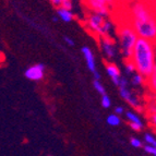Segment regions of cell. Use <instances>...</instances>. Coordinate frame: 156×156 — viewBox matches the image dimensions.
<instances>
[{
  "mask_svg": "<svg viewBox=\"0 0 156 156\" xmlns=\"http://www.w3.org/2000/svg\"><path fill=\"white\" fill-rule=\"evenodd\" d=\"M45 70L46 68L43 63H36V65L30 66L24 71V76L30 81H42L45 76Z\"/></svg>",
  "mask_w": 156,
  "mask_h": 156,
  "instance_id": "8",
  "label": "cell"
},
{
  "mask_svg": "<svg viewBox=\"0 0 156 156\" xmlns=\"http://www.w3.org/2000/svg\"><path fill=\"white\" fill-rule=\"evenodd\" d=\"M63 41H65V43L68 45V46L72 47V46H74V45H76V44H74V41H73V39L71 38V37H69V36H65V37H63Z\"/></svg>",
  "mask_w": 156,
  "mask_h": 156,
  "instance_id": "27",
  "label": "cell"
},
{
  "mask_svg": "<svg viewBox=\"0 0 156 156\" xmlns=\"http://www.w3.org/2000/svg\"><path fill=\"white\" fill-rule=\"evenodd\" d=\"M119 94L120 96L122 97L123 101L127 103L128 105H130L135 112H143L145 107L142 104L141 99L139 98L138 95H135L132 91L128 89V87H119Z\"/></svg>",
  "mask_w": 156,
  "mask_h": 156,
  "instance_id": "7",
  "label": "cell"
},
{
  "mask_svg": "<svg viewBox=\"0 0 156 156\" xmlns=\"http://www.w3.org/2000/svg\"><path fill=\"white\" fill-rule=\"evenodd\" d=\"M128 22L140 38L156 43V14L147 0H135L131 3Z\"/></svg>",
  "mask_w": 156,
  "mask_h": 156,
  "instance_id": "1",
  "label": "cell"
},
{
  "mask_svg": "<svg viewBox=\"0 0 156 156\" xmlns=\"http://www.w3.org/2000/svg\"><path fill=\"white\" fill-rule=\"evenodd\" d=\"M143 141L145 142V144L147 145H151V146H154L156 147V136L152 133L147 132L144 134V138H143Z\"/></svg>",
  "mask_w": 156,
  "mask_h": 156,
  "instance_id": "17",
  "label": "cell"
},
{
  "mask_svg": "<svg viewBox=\"0 0 156 156\" xmlns=\"http://www.w3.org/2000/svg\"><path fill=\"white\" fill-rule=\"evenodd\" d=\"M93 86H94V89L96 90V92L98 94H101V95H104V94H106V90H105L104 85L101 84V82L99 80H94L93 81Z\"/></svg>",
  "mask_w": 156,
  "mask_h": 156,
  "instance_id": "18",
  "label": "cell"
},
{
  "mask_svg": "<svg viewBox=\"0 0 156 156\" xmlns=\"http://www.w3.org/2000/svg\"><path fill=\"white\" fill-rule=\"evenodd\" d=\"M148 125H150L152 130L156 132V112L148 115Z\"/></svg>",
  "mask_w": 156,
  "mask_h": 156,
  "instance_id": "22",
  "label": "cell"
},
{
  "mask_svg": "<svg viewBox=\"0 0 156 156\" xmlns=\"http://www.w3.org/2000/svg\"><path fill=\"white\" fill-rule=\"evenodd\" d=\"M58 20H59V18H58V16H55V18H52V21H54V22H58Z\"/></svg>",
  "mask_w": 156,
  "mask_h": 156,
  "instance_id": "31",
  "label": "cell"
},
{
  "mask_svg": "<svg viewBox=\"0 0 156 156\" xmlns=\"http://www.w3.org/2000/svg\"><path fill=\"white\" fill-rule=\"evenodd\" d=\"M145 109L148 115L153 114V112H156V98L148 101L147 105L145 106Z\"/></svg>",
  "mask_w": 156,
  "mask_h": 156,
  "instance_id": "21",
  "label": "cell"
},
{
  "mask_svg": "<svg viewBox=\"0 0 156 156\" xmlns=\"http://www.w3.org/2000/svg\"><path fill=\"white\" fill-rule=\"evenodd\" d=\"M148 2H150V5H151L154 13L156 14V0H148Z\"/></svg>",
  "mask_w": 156,
  "mask_h": 156,
  "instance_id": "28",
  "label": "cell"
},
{
  "mask_svg": "<svg viewBox=\"0 0 156 156\" xmlns=\"http://www.w3.org/2000/svg\"><path fill=\"white\" fill-rule=\"evenodd\" d=\"M116 34H117V45L119 47L120 52L123 59L129 60L139 36L129 22H122V24L117 25Z\"/></svg>",
  "mask_w": 156,
  "mask_h": 156,
  "instance_id": "4",
  "label": "cell"
},
{
  "mask_svg": "<svg viewBox=\"0 0 156 156\" xmlns=\"http://www.w3.org/2000/svg\"><path fill=\"white\" fill-rule=\"evenodd\" d=\"M101 106L104 107V108H110V106H112V99H110V97L107 95V94H104V95H101Z\"/></svg>",
  "mask_w": 156,
  "mask_h": 156,
  "instance_id": "20",
  "label": "cell"
},
{
  "mask_svg": "<svg viewBox=\"0 0 156 156\" xmlns=\"http://www.w3.org/2000/svg\"><path fill=\"white\" fill-rule=\"evenodd\" d=\"M98 44L101 47V52L104 54V56L108 60H114L115 58L117 57L118 54V45L117 42L114 39L112 36H104L99 37Z\"/></svg>",
  "mask_w": 156,
  "mask_h": 156,
  "instance_id": "6",
  "label": "cell"
},
{
  "mask_svg": "<svg viewBox=\"0 0 156 156\" xmlns=\"http://www.w3.org/2000/svg\"><path fill=\"white\" fill-rule=\"evenodd\" d=\"M130 144L132 147L134 148H141L143 147V141L140 140L138 138H131L130 139Z\"/></svg>",
  "mask_w": 156,
  "mask_h": 156,
  "instance_id": "23",
  "label": "cell"
},
{
  "mask_svg": "<svg viewBox=\"0 0 156 156\" xmlns=\"http://www.w3.org/2000/svg\"><path fill=\"white\" fill-rule=\"evenodd\" d=\"M105 68H106V72H107V76H109L110 80L112 81V83L115 85H117L119 84L120 82V79H121V71H120L119 67H118L116 63L112 62V61H107L106 65H105Z\"/></svg>",
  "mask_w": 156,
  "mask_h": 156,
  "instance_id": "11",
  "label": "cell"
},
{
  "mask_svg": "<svg viewBox=\"0 0 156 156\" xmlns=\"http://www.w3.org/2000/svg\"><path fill=\"white\" fill-rule=\"evenodd\" d=\"M56 13H57V16L59 18L60 21L65 22V23H70L74 20V13L72 10L67 8H63V7H59V8H56Z\"/></svg>",
  "mask_w": 156,
  "mask_h": 156,
  "instance_id": "12",
  "label": "cell"
},
{
  "mask_svg": "<svg viewBox=\"0 0 156 156\" xmlns=\"http://www.w3.org/2000/svg\"><path fill=\"white\" fill-rule=\"evenodd\" d=\"M145 85L154 96H156V65L152 71L151 76L146 79Z\"/></svg>",
  "mask_w": 156,
  "mask_h": 156,
  "instance_id": "13",
  "label": "cell"
},
{
  "mask_svg": "<svg viewBox=\"0 0 156 156\" xmlns=\"http://www.w3.org/2000/svg\"><path fill=\"white\" fill-rule=\"evenodd\" d=\"M117 0H83L85 8L90 12L112 16Z\"/></svg>",
  "mask_w": 156,
  "mask_h": 156,
  "instance_id": "5",
  "label": "cell"
},
{
  "mask_svg": "<svg viewBox=\"0 0 156 156\" xmlns=\"http://www.w3.org/2000/svg\"><path fill=\"white\" fill-rule=\"evenodd\" d=\"M126 119H127L128 123L130 126V128L135 132H140L143 129V121L141 119V117L138 115L136 112L133 110H128L125 112Z\"/></svg>",
  "mask_w": 156,
  "mask_h": 156,
  "instance_id": "9",
  "label": "cell"
},
{
  "mask_svg": "<svg viewBox=\"0 0 156 156\" xmlns=\"http://www.w3.org/2000/svg\"><path fill=\"white\" fill-rule=\"evenodd\" d=\"M145 82H146V79L144 78L142 74L138 72H134L131 76V83L133 84L134 86H142V85H145Z\"/></svg>",
  "mask_w": 156,
  "mask_h": 156,
  "instance_id": "15",
  "label": "cell"
},
{
  "mask_svg": "<svg viewBox=\"0 0 156 156\" xmlns=\"http://www.w3.org/2000/svg\"><path fill=\"white\" fill-rule=\"evenodd\" d=\"M49 1H50V3L55 7V8L63 7V8L70 9V10H72L73 9L72 0H49Z\"/></svg>",
  "mask_w": 156,
  "mask_h": 156,
  "instance_id": "14",
  "label": "cell"
},
{
  "mask_svg": "<svg viewBox=\"0 0 156 156\" xmlns=\"http://www.w3.org/2000/svg\"><path fill=\"white\" fill-rule=\"evenodd\" d=\"M128 86H129V81H128V79L125 78V76H121L119 84H118V89H119V87H128Z\"/></svg>",
  "mask_w": 156,
  "mask_h": 156,
  "instance_id": "25",
  "label": "cell"
},
{
  "mask_svg": "<svg viewBox=\"0 0 156 156\" xmlns=\"http://www.w3.org/2000/svg\"><path fill=\"white\" fill-rule=\"evenodd\" d=\"M125 72L127 73V74H129V76H132L133 73L136 72L135 71V67L134 65H133L132 62H131L130 60H125Z\"/></svg>",
  "mask_w": 156,
  "mask_h": 156,
  "instance_id": "19",
  "label": "cell"
},
{
  "mask_svg": "<svg viewBox=\"0 0 156 156\" xmlns=\"http://www.w3.org/2000/svg\"><path fill=\"white\" fill-rule=\"evenodd\" d=\"M81 52H82L84 60H85L87 69H89L92 73H95L97 71V69H96V59H95V55H94L93 50H92L90 47L83 46L81 48Z\"/></svg>",
  "mask_w": 156,
  "mask_h": 156,
  "instance_id": "10",
  "label": "cell"
},
{
  "mask_svg": "<svg viewBox=\"0 0 156 156\" xmlns=\"http://www.w3.org/2000/svg\"><path fill=\"white\" fill-rule=\"evenodd\" d=\"M129 60L134 65L135 71L147 79L156 65V43L139 37Z\"/></svg>",
  "mask_w": 156,
  "mask_h": 156,
  "instance_id": "2",
  "label": "cell"
},
{
  "mask_svg": "<svg viewBox=\"0 0 156 156\" xmlns=\"http://www.w3.org/2000/svg\"><path fill=\"white\" fill-rule=\"evenodd\" d=\"M114 112L116 115H118V116H121V115H125L126 110H125V108H123L122 106H117L116 108H115Z\"/></svg>",
  "mask_w": 156,
  "mask_h": 156,
  "instance_id": "26",
  "label": "cell"
},
{
  "mask_svg": "<svg viewBox=\"0 0 156 156\" xmlns=\"http://www.w3.org/2000/svg\"><path fill=\"white\" fill-rule=\"evenodd\" d=\"M144 150V152L147 154H150V155L152 156H156V147H154V146H151V145H147V144H145V145H143V147H142Z\"/></svg>",
  "mask_w": 156,
  "mask_h": 156,
  "instance_id": "24",
  "label": "cell"
},
{
  "mask_svg": "<svg viewBox=\"0 0 156 156\" xmlns=\"http://www.w3.org/2000/svg\"><path fill=\"white\" fill-rule=\"evenodd\" d=\"M93 76H94V80H101V74L98 73V71L93 73Z\"/></svg>",
  "mask_w": 156,
  "mask_h": 156,
  "instance_id": "29",
  "label": "cell"
},
{
  "mask_svg": "<svg viewBox=\"0 0 156 156\" xmlns=\"http://www.w3.org/2000/svg\"><path fill=\"white\" fill-rule=\"evenodd\" d=\"M106 122L110 127H118L121 123V118H120V116H118V115H116L114 112V114H110L107 116Z\"/></svg>",
  "mask_w": 156,
  "mask_h": 156,
  "instance_id": "16",
  "label": "cell"
},
{
  "mask_svg": "<svg viewBox=\"0 0 156 156\" xmlns=\"http://www.w3.org/2000/svg\"><path fill=\"white\" fill-rule=\"evenodd\" d=\"M5 55H3V52L0 51V63L5 62Z\"/></svg>",
  "mask_w": 156,
  "mask_h": 156,
  "instance_id": "30",
  "label": "cell"
},
{
  "mask_svg": "<svg viewBox=\"0 0 156 156\" xmlns=\"http://www.w3.org/2000/svg\"><path fill=\"white\" fill-rule=\"evenodd\" d=\"M84 26L86 31L97 38L104 36H112L117 27L115 22L112 20V16H105L90 11L84 20Z\"/></svg>",
  "mask_w": 156,
  "mask_h": 156,
  "instance_id": "3",
  "label": "cell"
}]
</instances>
